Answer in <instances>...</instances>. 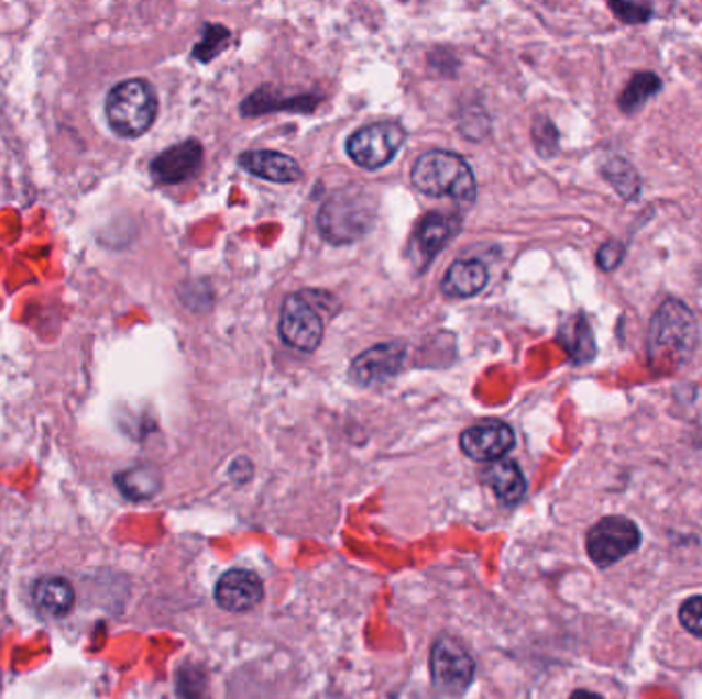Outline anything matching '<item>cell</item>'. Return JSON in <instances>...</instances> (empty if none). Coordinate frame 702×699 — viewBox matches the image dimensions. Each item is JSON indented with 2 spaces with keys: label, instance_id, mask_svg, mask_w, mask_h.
I'll return each mask as SVG.
<instances>
[{
  "label": "cell",
  "instance_id": "1",
  "mask_svg": "<svg viewBox=\"0 0 702 699\" xmlns=\"http://www.w3.org/2000/svg\"><path fill=\"white\" fill-rule=\"evenodd\" d=\"M412 181L429 198H450L460 206H471L476 198L473 168L448 151L421 154L413 165Z\"/></svg>",
  "mask_w": 702,
  "mask_h": 699
},
{
  "label": "cell",
  "instance_id": "2",
  "mask_svg": "<svg viewBox=\"0 0 702 699\" xmlns=\"http://www.w3.org/2000/svg\"><path fill=\"white\" fill-rule=\"evenodd\" d=\"M376 218L374 199L364 189L348 185L327 199L319 210L322 238L333 244H350L366 234Z\"/></svg>",
  "mask_w": 702,
  "mask_h": 699
},
{
  "label": "cell",
  "instance_id": "3",
  "mask_svg": "<svg viewBox=\"0 0 702 699\" xmlns=\"http://www.w3.org/2000/svg\"><path fill=\"white\" fill-rule=\"evenodd\" d=\"M158 99L153 85L144 78L118 82L106 99L109 127L120 137H140L153 127Z\"/></svg>",
  "mask_w": 702,
  "mask_h": 699
},
{
  "label": "cell",
  "instance_id": "4",
  "mask_svg": "<svg viewBox=\"0 0 702 699\" xmlns=\"http://www.w3.org/2000/svg\"><path fill=\"white\" fill-rule=\"evenodd\" d=\"M699 343V324L684 302L670 298L659 306L649 331V357L687 359Z\"/></svg>",
  "mask_w": 702,
  "mask_h": 699
},
{
  "label": "cell",
  "instance_id": "5",
  "mask_svg": "<svg viewBox=\"0 0 702 699\" xmlns=\"http://www.w3.org/2000/svg\"><path fill=\"white\" fill-rule=\"evenodd\" d=\"M429 675L434 687L450 698L464 696L474 681L476 665L471 653L450 634H440L429 651Z\"/></svg>",
  "mask_w": 702,
  "mask_h": 699
},
{
  "label": "cell",
  "instance_id": "6",
  "mask_svg": "<svg viewBox=\"0 0 702 699\" xmlns=\"http://www.w3.org/2000/svg\"><path fill=\"white\" fill-rule=\"evenodd\" d=\"M407 140L405 127L397 122H376L360 127L348 140V154L358 167L376 170L388 165Z\"/></svg>",
  "mask_w": 702,
  "mask_h": 699
},
{
  "label": "cell",
  "instance_id": "7",
  "mask_svg": "<svg viewBox=\"0 0 702 699\" xmlns=\"http://www.w3.org/2000/svg\"><path fill=\"white\" fill-rule=\"evenodd\" d=\"M641 546V532L630 519L621 515L600 519L588 532L585 547L594 564L606 568Z\"/></svg>",
  "mask_w": 702,
  "mask_h": 699
},
{
  "label": "cell",
  "instance_id": "8",
  "mask_svg": "<svg viewBox=\"0 0 702 699\" xmlns=\"http://www.w3.org/2000/svg\"><path fill=\"white\" fill-rule=\"evenodd\" d=\"M322 317L305 293H292L282 306L279 336L292 350H317L322 341Z\"/></svg>",
  "mask_w": 702,
  "mask_h": 699
},
{
  "label": "cell",
  "instance_id": "9",
  "mask_svg": "<svg viewBox=\"0 0 702 699\" xmlns=\"http://www.w3.org/2000/svg\"><path fill=\"white\" fill-rule=\"evenodd\" d=\"M514 445H516L514 429L497 419H487L483 423L469 426L460 435L462 454L474 462H497L505 454H509Z\"/></svg>",
  "mask_w": 702,
  "mask_h": 699
},
{
  "label": "cell",
  "instance_id": "10",
  "mask_svg": "<svg viewBox=\"0 0 702 699\" xmlns=\"http://www.w3.org/2000/svg\"><path fill=\"white\" fill-rule=\"evenodd\" d=\"M460 230V220L457 215L434 212L428 213L413 234L412 255L413 265L424 271L431 260L442 253L443 246L450 243Z\"/></svg>",
  "mask_w": 702,
  "mask_h": 699
},
{
  "label": "cell",
  "instance_id": "11",
  "mask_svg": "<svg viewBox=\"0 0 702 699\" xmlns=\"http://www.w3.org/2000/svg\"><path fill=\"white\" fill-rule=\"evenodd\" d=\"M265 597V587L257 573L246 568H230L218 578L216 606L229 613H244L257 608Z\"/></svg>",
  "mask_w": 702,
  "mask_h": 699
},
{
  "label": "cell",
  "instance_id": "12",
  "mask_svg": "<svg viewBox=\"0 0 702 699\" xmlns=\"http://www.w3.org/2000/svg\"><path fill=\"white\" fill-rule=\"evenodd\" d=\"M407 347L403 343H381L372 350L360 353L351 362V380L360 386H374L397 376L405 362Z\"/></svg>",
  "mask_w": 702,
  "mask_h": 699
},
{
  "label": "cell",
  "instance_id": "13",
  "mask_svg": "<svg viewBox=\"0 0 702 699\" xmlns=\"http://www.w3.org/2000/svg\"><path fill=\"white\" fill-rule=\"evenodd\" d=\"M204 158V148L198 140H185L158 154L151 163V177L158 185H179L191 179Z\"/></svg>",
  "mask_w": 702,
  "mask_h": 699
},
{
  "label": "cell",
  "instance_id": "14",
  "mask_svg": "<svg viewBox=\"0 0 702 699\" xmlns=\"http://www.w3.org/2000/svg\"><path fill=\"white\" fill-rule=\"evenodd\" d=\"M31 597L37 611L52 620L66 618L77 603L73 582L68 578L56 577V575L37 578L31 589Z\"/></svg>",
  "mask_w": 702,
  "mask_h": 699
},
{
  "label": "cell",
  "instance_id": "15",
  "mask_svg": "<svg viewBox=\"0 0 702 699\" xmlns=\"http://www.w3.org/2000/svg\"><path fill=\"white\" fill-rule=\"evenodd\" d=\"M239 163L244 170L265 181L296 182L303 179V168L298 167V163L290 156L274 151H251L241 154Z\"/></svg>",
  "mask_w": 702,
  "mask_h": 699
},
{
  "label": "cell",
  "instance_id": "16",
  "mask_svg": "<svg viewBox=\"0 0 702 699\" xmlns=\"http://www.w3.org/2000/svg\"><path fill=\"white\" fill-rule=\"evenodd\" d=\"M481 480L504 504H518L526 495V478L514 459L491 462L481 474Z\"/></svg>",
  "mask_w": 702,
  "mask_h": 699
},
{
  "label": "cell",
  "instance_id": "17",
  "mask_svg": "<svg viewBox=\"0 0 702 699\" xmlns=\"http://www.w3.org/2000/svg\"><path fill=\"white\" fill-rule=\"evenodd\" d=\"M113 482L123 499L132 502L151 501L163 490V474L153 464H138L118 471Z\"/></svg>",
  "mask_w": 702,
  "mask_h": 699
},
{
  "label": "cell",
  "instance_id": "18",
  "mask_svg": "<svg viewBox=\"0 0 702 699\" xmlns=\"http://www.w3.org/2000/svg\"><path fill=\"white\" fill-rule=\"evenodd\" d=\"M489 271L479 259L457 260L443 275L442 291L450 298H471L487 286Z\"/></svg>",
  "mask_w": 702,
  "mask_h": 699
},
{
  "label": "cell",
  "instance_id": "19",
  "mask_svg": "<svg viewBox=\"0 0 702 699\" xmlns=\"http://www.w3.org/2000/svg\"><path fill=\"white\" fill-rule=\"evenodd\" d=\"M561 341H563V347L569 351V355H571V359L575 364H585V362L594 359V335H592V329H590V324H588V320H585L583 314L571 320L569 326H563Z\"/></svg>",
  "mask_w": 702,
  "mask_h": 699
},
{
  "label": "cell",
  "instance_id": "20",
  "mask_svg": "<svg viewBox=\"0 0 702 699\" xmlns=\"http://www.w3.org/2000/svg\"><path fill=\"white\" fill-rule=\"evenodd\" d=\"M659 91H661V80L656 73H639L630 78L625 91L621 92L618 107L626 115H633Z\"/></svg>",
  "mask_w": 702,
  "mask_h": 699
},
{
  "label": "cell",
  "instance_id": "21",
  "mask_svg": "<svg viewBox=\"0 0 702 699\" xmlns=\"http://www.w3.org/2000/svg\"><path fill=\"white\" fill-rule=\"evenodd\" d=\"M602 175L614 187V191L626 201H633L641 193V177L637 175L633 165L621 156H614L611 160H606L602 167Z\"/></svg>",
  "mask_w": 702,
  "mask_h": 699
},
{
  "label": "cell",
  "instance_id": "22",
  "mask_svg": "<svg viewBox=\"0 0 702 699\" xmlns=\"http://www.w3.org/2000/svg\"><path fill=\"white\" fill-rule=\"evenodd\" d=\"M175 689L179 699H204L208 689V677L198 665H182L175 675Z\"/></svg>",
  "mask_w": 702,
  "mask_h": 699
},
{
  "label": "cell",
  "instance_id": "23",
  "mask_svg": "<svg viewBox=\"0 0 702 699\" xmlns=\"http://www.w3.org/2000/svg\"><path fill=\"white\" fill-rule=\"evenodd\" d=\"M230 40V31L227 27H220V25H206L204 31V37L199 42L196 49H194V56L199 62H210L215 58L218 52H222V47Z\"/></svg>",
  "mask_w": 702,
  "mask_h": 699
},
{
  "label": "cell",
  "instance_id": "24",
  "mask_svg": "<svg viewBox=\"0 0 702 699\" xmlns=\"http://www.w3.org/2000/svg\"><path fill=\"white\" fill-rule=\"evenodd\" d=\"M533 136H535L536 148L542 156H552V154L557 153V148H559V132L549 120L540 118L536 122Z\"/></svg>",
  "mask_w": 702,
  "mask_h": 699
},
{
  "label": "cell",
  "instance_id": "25",
  "mask_svg": "<svg viewBox=\"0 0 702 699\" xmlns=\"http://www.w3.org/2000/svg\"><path fill=\"white\" fill-rule=\"evenodd\" d=\"M680 623L692 636L702 639V597H690L680 608Z\"/></svg>",
  "mask_w": 702,
  "mask_h": 699
},
{
  "label": "cell",
  "instance_id": "26",
  "mask_svg": "<svg viewBox=\"0 0 702 699\" xmlns=\"http://www.w3.org/2000/svg\"><path fill=\"white\" fill-rule=\"evenodd\" d=\"M612 13L618 16L625 23H645L654 15V9L649 4H639V2H611Z\"/></svg>",
  "mask_w": 702,
  "mask_h": 699
},
{
  "label": "cell",
  "instance_id": "27",
  "mask_svg": "<svg viewBox=\"0 0 702 699\" xmlns=\"http://www.w3.org/2000/svg\"><path fill=\"white\" fill-rule=\"evenodd\" d=\"M595 259H597L600 269L614 271L625 259V244L618 243V241H608V243L602 244V248L597 251Z\"/></svg>",
  "mask_w": 702,
  "mask_h": 699
},
{
  "label": "cell",
  "instance_id": "28",
  "mask_svg": "<svg viewBox=\"0 0 702 699\" xmlns=\"http://www.w3.org/2000/svg\"><path fill=\"white\" fill-rule=\"evenodd\" d=\"M569 699H604L602 696H597L594 691H588V689H578L571 694Z\"/></svg>",
  "mask_w": 702,
  "mask_h": 699
}]
</instances>
